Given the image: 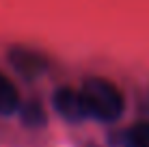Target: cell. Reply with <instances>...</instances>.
Masks as SVG:
<instances>
[{
  "instance_id": "cell-1",
  "label": "cell",
  "mask_w": 149,
  "mask_h": 147,
  "mask_svg": "<svg viewBox=\"0 0 149 147\" xmlns=\"http://www.w3.org/2000/svg\"><path fill=\"white\" fill-rule=\"evenodd\" d=\"M78 93L82 98V104H84L86 117L104 121V123H112L123 115V108H125L123 93L110 80L93 76L82 82V89Z\"/></svg>"
},
{
  "instance_id": "cell-2",
  "label": "cell",
  "mask_w": 149,
  "mask_h": 147,
  "mask_svg": "<svg viewBox=\"0 0 149 147\" xmlns=\"http://www.w3.org/2000/svg\"><path fill=\"white\" fill-rule=\"evenodd\" d=\"M9 63L26 80H37L48 72V59L39 54L37 50L22 48V45H15L9 50Z\"/></svg>"
},
{
  "instance_id": "cell-3",
  "label": "cell",
  "mask_w": 149,
  "mask_h": 147,
  "mask_svg": "<svg viewBox=\"0 0 149 147\" xmlns=\"http://www.w3.org/2000/svg\"><path fill=\"white\" fill-rule=\"evenodd\" d=\"M52 106L65 121L78 123V121L86 119V110H84V104H82L80 93L76 89H71V87L56 89L54 95H52Z\"/></svg>"
},
{
  "instance_id": "cell-4",
  "label": "cell",
  "mask_w": 149,
  "mask_h": 147,
  "mask_svg": "<svg viewBox=\"0 0 149 147\" xmlns=\"http://www.w3.org/2000/svg\"><path fill=\"white\" fill-rule=\"evenodd\" d=\"M19 108V91L9 76L0 74V117H11Z\"/></svg>"
},
{
  "instance_id": "cell-5",
  "label": "cell",
  "mask_w": 149,
  "mask_h": 147,
  "mask_svg": "<svg viewBox=\"0 0 149 147\" xmlns=\"http://www.w3.org/2000/svg\"><path fill=\"white\" fill-rule=\"evenodd\" d=\"M19 119L26 128H43L48 123V113H45L43 104L37 100H26V102H19Z\"/></svg>"
},
{
  "instance_id": "cell-6",
  "label": "cell",
  "mask_w": 149,
  "mask_h": 147,
  "mask_svg": "<svg viewBox=\"0 0 149 147\" xmlns=\"http://www.w3.org/2000/svg\"><path fill=\"white\" fill-rule=\"evenodd\" d=\"M125 147H149V121H138L125 134H123Z\"/></svg>"
}]
</instances>
